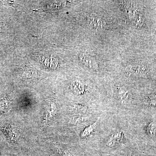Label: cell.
<instances>
[{"instance_id":"obj_1","label":"cell","mask_w":156,"mask_h":156,"mask_svg":"<svg viewBox=\"0 0 156 156\" xmlns=\"http://www.w3.org/2000/svg\"><path fill=\"white\" fill-rule=\"evenodd\" d=\"M125 71L130 76L145 78L147 76L149 69L145 65L131 63L126 66Z\"/></svg>"},{"instance_id":"obj_2","label":"cell","mask_w":156,"mask_h":156,"mask_svg":"<svg viewBox=\"0 0 156 156\" xmlns=\"http://www.w3.org/2000/svg\"><path fill=\"white\" fill-rule=\"evenodd\" d=\"M2 131L7 138L12 143H17L20 137V133L18 128L14 125L9 124L3 126Z\"/></svg>"},{"instance_id":"obj_3","label":"cell","mask_w":156,"mask_h":156,"mask_svg":"<svg viewBox=\"0 0 156 156\" xmlns=\"http://www.w3.org/2000/svg\"><path fill=\"white\" fill-rule=\"evenodd\" d=\"M124 135L125 134L123 131H116L108 137L105 141V145L108 147L115 146L122 141Z\"/></svg>"},{"instance_id":"obj_4","label":"cell","mask_w":156,"mask_h":156,"mask_svg":"<svg viewBox=\"0 0 156 156\" xmlns=\"http://www.w3.org/2000/svg\"><path fill=\"white\" fill-rule=\"evenodd\" d=\"M117 95L119 101L122 105L128 103L131 97L130 92L128 89L123 87H118Z\"/></svg>"},{"instance_id":"obj_5","label":"cell","mask_w":156,"mask_h":156,"mask_svg":"<svg viewBox=\"0 0 156 156\" xmlns=\"http://www.w3.org/2000/svg\"><path fill=\"white\" fill-rule=\"evenodd\" d=\"M72 89L76 94L82 95L85 92L86 87L85 84L80 80H75L73 82L71 85Z\"/></svg>"},{"instance_id":"obj_6","label":"cell","mask_w":156,"mask_h":156,"mask_svg":"<svg viewBox=\"0 0 156 156\" xmlns=\"http://www.w3.org/2000/svg\"><path fill=\"white\" fill-rule=\"evenodd\" d=\"M11 101L8 97H3L0 99V115L6 113L11 107Z\"/></svg>"},{"instance_id":"obj_7","label":"cell","mask_w":156,"mask_h":156,"mask_svg":"<svg viewBox=\"0 0 156 156\" xmlns=\"http://www.w3.org/2000/svg\"><path fill=\"white\" fill-rule=\"evenodd\" d=\"M98 121V119L95 122L92 123V124L86 127L84 129L83 131L81 133V138H83V139L86 138L93 133L97 128Z\"/></svg>"},{"instance_id":"obj_8","label":"cell","mask_w":156,"mask_h":156,"mask_svg":"<svg viewBox=\"0 0 156 156\" xmlns=\"http://www.w3.org/2000/svg\"><path fill=\"white\" fill-rule=\"evenodd\" d=\"M146 132L149 136H153L156 133V124L155 122H151L146 127Z\"/></svg>"},{"instance_id":"obj_9","label":"cell","mask_w":156,"mask_h":156,"mask_svg":"<svg viewBox=\"0 0 156 156\" xmlns=\"http://www.w3.org/2000/svg\"><path fill=\"white\" fill-rule=\"evenodd\" d=\"M74 112L78 113H85L88 112V109L87 107L83 106L80 105H76L73 108Z\"/></svg>"},{"instance_id":"obj_10","label":"cell","mask_w":156,"mask_h":156,"mask_svg":"<svg viewBox=\"0 0 156 156\" xmlns=\"http://www.w3.org/2000/svg\"><path fill=\"white\" fill-rule=\"evenodd\" d=\"M144 102L146 105L156 107V95H151L147 98L144 100Z\"/></svg>"},{"instance_id":"obj_11","label":"cell","mask_w":156,"mask_h":156,"mask_svg":"<svg viewBox=\"0 0 156 156\" xmlns=\"http://www.w3.org/2000/svg\"><path fill=\"white\" fill-rule=\"evenodd\" d=\"M57 151L60 156H73V155L67 150L63 148L59 147L57 150Z\"/></svg>"},{"instance_id":"obj_12","label":"cell","mask_w":156,"mask_h":156,"mask_svg":"<svg viewBox=\"0 0 156 156\" xmlns=\"http://www.w3.org/2000/svg\"><path fill=\"white\" fill-rule=\"evenodd\" d=\"M143 17L142 15H140L139 17H138V19L136 21V26L138 27H141L144 21Z\"/></svg>"},{"instance_id":"obj_13","label":"cell","mask_w":156,"mask_h":156,"mask_svg":"<svg viewBox=\"0 0 156 156\" xmlns=\"http://www.w3.org/2000/svg\"><path fill=\"white\" fill-rule=\"evenodd\" d=\"M139 156L137 155H130V156Z\"/></svg>"}]
</instances>
